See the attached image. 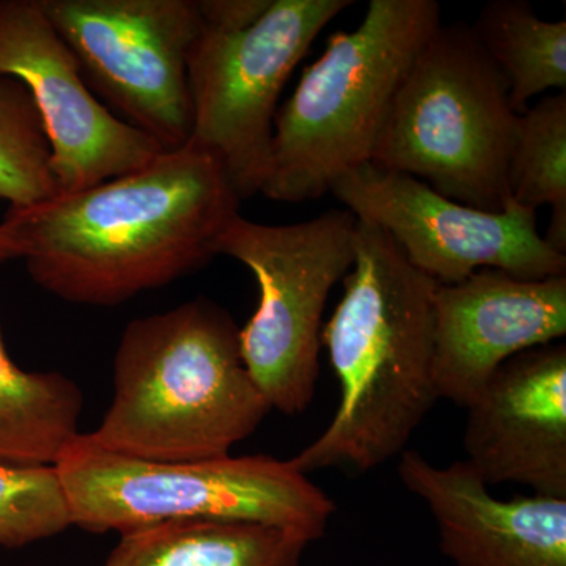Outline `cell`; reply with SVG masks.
<instances>
[{"label": "cell", "instance_id": "5bb4252c", "mask_svg": "<svg viewBox=\"0 0 566 566\" xmlns=\"http://www.w3.org/2000/svg\"><path fill=\"white\" fill-rule=\"evenodd\" d=\"M398 475L427 504L457 566H566V499L504 501L464 461L441 468L416 450L401 453Z\"/></svg>", "mask_w": 566, "mask_h": 566}, {"label": "cell", "instance_id": "6da1fadb", "mask_svg": "<svg viewBox=\"0 0 566 566\" xmlns=\"http://www.w3.org/2000/svg\"><path fill=\"white\" fill-rule=\"evenodd\" d=\"M240 202L221 164L186 145L84 191L10 208L3 223L40 289L114 307L210 262Z\"/></svg>", "mask_w": 566, "mask_h": 566}, {"label": "cell", "instance_id": "4fadbf2b", "mask_svg": "<svg viewBox=\"0 0 566 566\" xmlns=\"http://www.w3.org/2000/svg\"><path fill=\"white\" fill-rule=\"evenodd\" d=\"M464 463L488 486L520 483L566 499V346L527 349L468 406Z\"/></svg>", "mask_w": 566, "mask_h": 566}, {"label": "cell", "instance_id": "30bf717a", "mask_svg": "<svg viewBox=\"0 0 566 566\" xmlns=\"http://www.w3.org/2000/svg\"><path fill=\"white\" fill-rule=\"evenodd\" d=\"M357 221L385 230L408 262L438 285H452L480 270L528 281L566 275V255L546 243L536 211L510 199L490 212L458 203L409 175L364 164L331 191Z\"/></svg>", "mask_w": 566, "mask_h": 566}, {"label": "cell", "instance_id": "ffe728a7", "mask_svg": "<svg viewBox=\"0 0 566 566\" xmlns=\"http://www.w3.org/2000/svg\"><path fill=\"white\" fill-rule=\"evenodd\" d=\"M71 526L55 465L0 463V546L18 549Z\"/></svg>", "mask_w": 566, "mask_h": 566}, {"label": "cell", "instance_id": "e0dca14e", "mask_svg": "<svg viewBox=\"0 0 566 566\" xmlns=\"http://www.w3.org/2000/svg\"><path fill=\"white\" fill-rule=\"evenodd\" d=\"M475 39L504 74L517 115L551 88L566 87V22L542 20L527 0H494L472 25Z\"/></svg>", "mask_w": 566, "mask_h": 566}, {"label": "cell", "instance_id": "8fae6325", "mask_svg": "<svg viewBox=\"0 0 566 566\" xmlns=\"http://www.w3.org/2000/svg\"><path fill=\"white\" fill-rule=\"evenodd\" d=\"M0 74L31 92L51 147L59 196L84 191L155 161L161 145L112 115L39 0H0Z\"/></svg>", "mask_w": 566, "mask_h": 566}, {"label": "cell", "instance_id": "ac0fdd59", "mask_svg": "<svg viewBox=\"0 0 566 566\" xmlns=\"http://www.w3.org/2000/svg\"><path fill=\"white\" fill-rule=\"evenodd\" d=\"M510 197L528 210L549 205L546 243L566 255V93L517 115L509 163Z\"/></svg>", "mask_w": 566, "mask_h": 566}, {"label": "cell", "instance_id": "9c48e42d", "mask_svg": "<svg viewBox=\"0 0 566 566\" xmlns=\"http://www.w3.org/2000/svg\"><path fill=\"white\" fill-rule=\"evenodd\" d=\"M82 76L164 151L192 132L188 57L202 31L197 0H39Z\"/></svg>", "mask_w": 566, "mask_h": 566}, {"label": "cell", "instance_id": "277c9868", "mask_svg": "<svg viewBox=\"0 0 566 566\" xmlns=\"http://www.w3.org/2000/svg\"><path fill=\"white\" fill-rule=\"evenodd\" d=\"M441 24L436 0H371L359 28L331 35L275 115L263 196L319 199L370 164L406 74Z\"/></svg>", "mask_w": 566, "mask_h": 566}, {"label": "cell", "instance_id": "d6986e66", "mask_svg": "<svg viewBox=\"0 0 566 566\" xmlns=\"http://www.w3.org/2000/svg\"><path fill=\"white\" fill-rule=\"evenodd\" d=\"M57 196L50 142L31 92L0 74V200L29 208Z\"/></svg>", "mask_w": 566, "mask_h": 566}, {"label": "cell", "instance_id": "44dd1931", "mask_svg": "<svg viewBox=\"0 0 566 566\" xmlns=\"http://www.w3.org/2000/svg\"><path fill=\"white\" fill-rule=\"evenodd\" d=\"M273 0H197L203 28L240 32L251 28L270 9Z\"/></svg>", "mask_w": 566, "mask_h": 566}, {"label": "cell", "instance_id": "5b68a950", "mask_svg": "<svg viewBox=\"0 0 566 566\" xmlns=\"http://www.w3.org/2000/svg\"><path fill=\"white\" fill-rule=\"evenodd\" d=\"M71 523L91 534L167 521H238L323 538L335 504L290 460L221 457L153 463L118 455L81 433L54 464Z\"/></svg>", "mask_w": 566, "mask_h": 566}, {"label": "cell", "instance_id": "7c38bea8", "mask_svg": "<svg viewBox=\"0 0 566 566\" xmlns=\"http://www.w3.org/2000/svg\"><path fill=\"white\" fill-rule=\"evenodd\" d=\"M438 400L468 408L506 360L566 335V275L515 277L480 270L434 292Z\"/></svg>", "mask_w": 566, "mask_h": 566}, {"label": "cell", "instance_id": "8992f818", "mask_svg": "<svg viewBox=\"0 0 566 566\" xmlns=\"http://www.w3.org/2000/svg\"><path fill=\"white\" fill-rule=\"evenodd\" d=\"M517 114L504 74L464 22L439 25L417 55L370 164L476 210H504Z\"/></svg>", "mask_w": 566, "mask_h": 566}, {"label": "cell", "instance_id": "ba28073f", "mask_svg": "<svg viewBox=\"0 0 566 566\" xmlns=\"http://www.w3.org/2000/svg\"><path fill=\"white\" fill-rule=\"evenodd\" d=\"M353 0H273L240 32L203 28L188 57L192 132L188 147L221 164L241 200L270 172L279 98L319 32Z\"/></svg>", "mask_w": 566, "mask_h": 566}, {"label": "cell", "instance_id": "2e32d148", "mask_svg": "<svg viewBox=\"0 0 566 566\" xmlns=\"http://www.w3.org/2000/svg\"><path fill=\"white\" fill-rule=\"evenodd\" d=\"M84 394L59 371H25L0 334V463L54 465L81 434Z\"/></svg>", "mask_w": 566, "mask_h": 566}, {"label": "cell", "instance_id": "52a82bcc", "mask_svg": "<svg viewBox=\"0 0 566 566\" xmlns=\"http://www.w3.org/2000/svg\"><path fill=\"white\" fill-rule=\"evenodd\" d=\"M356 226L348 210L293 226L238 214L216 240V255L243 263L259 283V307L240 329L241 354L271 409L282 415H301L314 400L324 307L352 270Z\"/></svg>", "mask_w": 566, "mask_h": 566}, {"label": "cell", "instance_id": "9a60e30c", "mask_svg": "<svg viewBox=\"0 0 566 566\" xmlns=\"http://www.w3.org/2000/svg\"><path fill=\"white\" fill-rule=\"evenodd\" d=\"M304 536L238 521H167L120 535L103 566H303Z\"/></svg>", "mask_w": 566, "mask_h": 566}, {"label": "cell", "instance_id": "7a4b0ae2", "mask_svg": "<svg viewBox=\"0 0 566 566\" xmlns=\"http://www.w3.org/2000/svg\"><path fill=\"white\" fill-rule=\"evenodd\" d=\"M344 296L322 331L340 385L337 411L290 463L303 472H364L400 455L438 397L433 382L434 292L392 238L357 221Z\"/></svg>", "mask_w": 566, "mask_h": 566}, {"label": "cell", "instance_id": "7402d4cb", "mask_svg": "<svg viewBox=\"0 0 566 566\" xmlns=\"http://www.w3.org/2000/svg\"><path fill=\"white\" fill-rule=\"evenodd\" d=\"M24 256V249L7 223H0V263L10 262Z\"/></svg>", "mask_w": 566, "mask_h": 566}, {"label": "cell", "instance_id": "3957f363", "mask_svg": "<svg viewBox=\"0 0 566 566\" xmlns=\"http://www.w3.org/2000/svg\"><path fill=\"white\" fill-rule=\"evenodd\" d=\"M112 385L109 409L85 436L153 463L230 455L273 411L245 367L240 327L203 296L126 324Z\"/></svg>", "mask_w": 566, "mask_h": 566}]
</instances>
